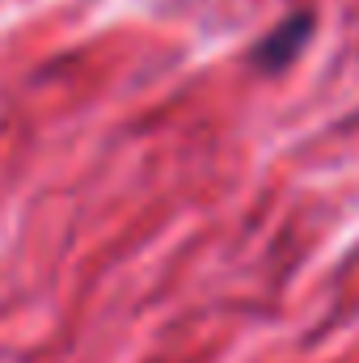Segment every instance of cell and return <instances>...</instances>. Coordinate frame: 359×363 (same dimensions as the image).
<instances>
[{
    "label": "cell",
    "mask_w": 359,
    "mask_h": 363,
    "mask_svg": "<svg viewBox=\"0 0 359 363\" xmlns=\"http://www.w3.org/2000/svg\"><path fill=\"white\" fill-rule=\"evenodd\" d=\"M309 34H313V13H292V17H283L279 26H270L267 34L254 43L250 60H254L263 72H283V68L296 64V55L304 51Z\"/></svg>",
    "instance_id": "6da1fadb"
}]
</instances>
